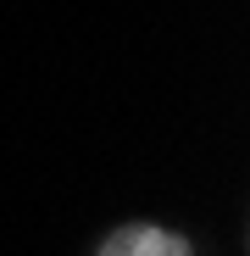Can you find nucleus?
<instances>
[{
	"label": "nucleus",
	"mask_w": 250,
	"mask_h": 256,
	"mask_svg": "<svg viewBox=\"0 0 250 256\" xmlns=\"http://www.w3.org/2000/svg\"><path fill=\"white\" fill-rule=\"evenodd\" d=\"M95 256H195V245H189V234L161 228V223H122L100 240Z\"/></svg>",
	"instance_id": "nucleus-1"
}]
</instances>
